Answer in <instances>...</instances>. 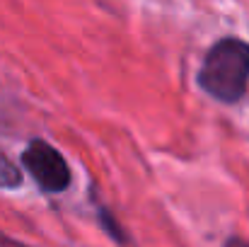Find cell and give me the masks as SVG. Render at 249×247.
I'll list each match as a JSON object with an SVG mask.
<instances>
[{"mask_svg":"<svg viewBox=\"0 0 249 247\" xmlns=\"http://www.w3.org/2000/svg\"><path fill=\"white\" fill-rule=\"evenodd\" d=\"M249 85V41L225 37L215 41L198 68V87L223 104H235Z\"/></svg>","mask_w":249,"mask_h":247,"instance_id":"1","label":"cell"},{"mask_svg":"<svg viewBox=\"0 0 249 247\" xmlns=\"http://www.w3.org/2000/svg\"><path fill=\"white\" fill-rule=\"evenodd\" d=\"M22 165L44 191L61 194L73 182L71 167L66 163L63 153L44 138H32L27 143V148L22 151Z\"/></svg>","mask_w":249,"mask_h":247,"instance_id":"2","label":"cell"},{"mask_svg":"<svg viewBox=\"0 0 249 247\" xmlns=\"http://www.w3.org/2000/svg\"><path fill=\"white\" fill-rule=\"evenodd\" d=\"M97 216H99V223H102V228L107 230V235L114 240V243H119V245H126L131 238L121 230V226L116 223V218L111 216V211L109 209H104V206H99V211H97Z\"/></svg>","mask_w":249,"mask_h":247,"instance_id":"3","label":"cell"},{"mask_svg":"<svg viewBox=\"0 0 249 247\" xmlns=\"http://www.w3.org/2000/svg\"><path fill=\"white\" fill-rule=\"evenodd\" d=\"M22 184V172L0 153V189H17Z\"/></svg>","mask_w":249,"mask_h":247,"instance_id":"4","label":"cell"}]
</instances>
